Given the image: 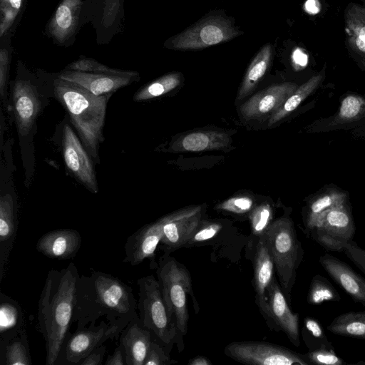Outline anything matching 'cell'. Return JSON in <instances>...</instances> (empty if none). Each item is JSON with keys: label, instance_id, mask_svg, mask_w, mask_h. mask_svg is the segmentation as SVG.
<instances>
[{"label": "cell", "instance_id": "obj_1", "mask_svg": "<svg viewBox=\"0 0 365 365\" xmlns=\"http://www.w3.org/2000/svg\"><path fill=\"white\" fill-rule=\"evenodd\" d=\"M137 304L131 287L110 274L93 271L77 281L73 322L82 329L103 317L124 329L138 315Z\"/></svg>", "mask_w": 365, "mask_h": 365}, {"label": "cell", "instance_id": "obj_2", "mask_svg": "<svg viewBox=\"0 0 365 365\" xmlns=\"http://www.w3.org/2000/svg\"><path fill=\"white\" fill-rule=\"evenodd\" d=\"M80 275L74 263L48 271L38 303L37 329L45 341L46 364L55 365L69 334Z\"/></svg>", "mask_w": 365, "mask_h": 365}, {"label": "cell", "instance_id": "obj_3", "mask_svg": "<svg viewBox=\"0 0 365 365\" xmlns=\"http://www.w3.org/2000/svg\"><path fill=\"white\" fill-rule=\"evenodd\" d=\"M53 94L68 113L88 154L98 162L99 145L104 140L107 103L112 94L96 96L84 87L58 77L53 81Z\"/></svg>", "mask_w": 365, "mask_h": 365}, {"label": "cell", "instance_id": "obj_4", "mask_svg": "<svg viewBox=\"0 0 365 365\" xmlns=\"http://www.w3.org/2000/svg\"><path fill=\"white\" fill-rule=\"evenodd\" d=\"M156 274L165 303L177 327V348L181 352L185 349L183 337L187 332V294L192 297L195 313L200 309L193 293L191 275L183 264L168 253L159 257Z\"/></svg>", "mask_w": 365, "mask_h": 365}, {"label": "cell", "instance_id": "obj_5", "mask_svg": "<svg viewBox=\"0 0 365 365\" xmlns=\"http://www.w3.org/2000/svg\"><path fill=\"white\" fill-rule=\"evenodd\" d=\"M264 238L272 257L279 283L290 304L297 272L304 255L290 212L286 211L274 220Z\"/></svg>", "mask_w": 365, "mask_h": 365}, {"label": "cell", "instance_id": "obj_6", "mask_svg": "<svg viewBox=\"0 0 365 365\" xmlns=\"http://www.w3.org/2000/svg\"><path fill=\"white\" fill-rule=\"evenodd\" d=\"M139 299L137 308L142 324L152 336L170 353L178 345V330L162 295L158 279L148 275L138 279Z\"/></svg>", "mask_w": 365, "mask_h": 365}, {"label": "cell", "instance_id": "obj_7", "mask_svg": "<svg viewBox=\"0 0 365 365\" xmlns=\"http://www.w3.org/2000/svg\"><path fill=\"white\" fill-rule=\"evenodd\" d=\"M240 34L228 19L210 16L169 39L166 46L177 50H198L228 41Z\"/></svg>", "mask_w": 365, "mask_h": 365}, {"label": "cell", "instance_id": "obj_8", "mask_svg": "<svg viewBox=\"0 0 365 365\" xmlns=\"http://www.w3.org/2000/svg\"><path fill=\"white\" fill-rule=\"evenodd\" d=\"M356 226L350 201L324 212L309 236L328 252H341L354 240Z\"/></svg>", "mask_w": 365, "mask_h": 365}, {"label": "cell", "instance_id": "obj_9", "mask_svg": "<svg viewBox=\"0 0 365 365\" xmlns=\"http://www.w3.org/2000/svg\"><path fill=\"white\" fill-rule=\"evenodd\" d=\"M123 328L102 319L98 324H91L76 329L66 336L55 365H78L93 349L107 340L119 339Z\"/></svg>", "mask_w": 365, "mask_h": 365}, {"label": "cell", "instance_id": "obj_10", "mask_svg": "<svg viewBox=\"0 0 365 365\" xmlns=\"http://www.w3.org/2000/svg\"><path fill=\"white\" fill-rule=\"evenodd\" d=\"M225 354L242 364L252 365H309L304 354L264 341H234L224 349Z\"/></svg>", "mask_w": 365, "mask_h": 365}, {"label": "cell", "instance_id": "obj_11", "mask_svg": "<svg viewBox=\"0 0 365 365\" xmlns=\"http://www.w3.org/2000/svg\"><path fill=\"white\" fill-rule=\"evenodd\" d=\"M203 205L189 206L159 218L162 238L159 249L170 254L184 247L201 221L205 219Z\"/></svg>", "mask_w": 365, "mask_h": 365}, {"label": "cell", "instance_id": "obj_12", "mask_svg": "<svg viewBox=\"0 0 365 365\" xmlns=\"http://www.w3.org/2000/svg\"><path fill=\"white\" fill-rule=\"evenodd\" d=\"M365 125V96L348 91L340 98L339 106L333 115L315 120L307 127L310 133L341 130H354Z\"/></svg>", "mask_w": 365, "mask_h": 365}, {"label": "cell", "instance_id": "obj_13", "mask_svg": "<svg viewBox=\"0 0 365 365\" xmlns=\"http://www.w3.org/2000/svg\"><path fill=\"white\" fill-rule=\"evenodd\" d=\"M267 312L264 319L272 330L282 331L295 346L300 345L299 314L292 312L275 277L266 290Z\"/></svg>", "mask_w": 365, "mask_h": 365}, {"label": "cell", "instance_id": "obj_14", "mask_svg": "<svg viewBox=\"0 0 365 365\" xmlns=\"http://www.w3.org/2000/svg\"><path fill=\"white\" fill-rule=\"evenodd\" d=\"M62 152L67 168L92 193L98 192L93 161L84 145L68 124L62 133Z\"/></svg>", "mask_w": 365, "mask_h": 365}, {"label": "cell", "instance_id": "obj_15", "mask_svg": "<svg viewBox=\"0 0 365 365\" xmlns=\"http://www.w3.org/2000/svg\"><path fill=\"white\" fill-rule=\"evenodd\" d=\"M11 111L20 136H27L34 127L42 109L40 93L26 79H16L11 90Z\"/></svg>", "mask_w": 365, "mask_h": 365}, {"label": "cell", "instance_id": "obj_16", "mask_svg": "<svg viewBox=\"0 0 365 365\" xmlns=\"http://www.w3.org/2000/svg\"><path fill=\"white\" fill-rule=\"evenodd\" d=\"M162 238V227L159 220L146 224L128 237L124 245L123 262L136 266L149 259L151 269H156V250Z\"/></svg>", "mask_w": 365, "mask_h": 365}, {"label": "cell", "instance_id": "obj_17", "mask_svg": "<svg viewBox=\"0 0 365 365\" xmlns=\"http://www.w3.org/2000/svg\"><path fill=\"white\" fill-rule=\"evenodd\" d=\"M58 77L76 83L96 96H103L130 84L137 79L138 73L133 71L115 74L64 70Z\"/></svg>", "mask_w": 365, "mask_h": 365}, {"label": "cell", "instance_id": "obj_18", "mask_svg": "<svg viewBox=\"0 0 365 365\" xmlns=\"http://www.w3.org/2000/svg\"><path fill=\"white\" fill-rule=\"evenodd\" d=\"M294 82L272 85L257 93L240 107L242 116L247 119L263 117L274 113L298 88Z\"/></svg>", "mask_w": 365, "mask_h": 365}, {"label": "cell", "instance_id": "obj_19", "mask_svg": "<svg viewBox=\"0 0 365 365\" xmlns=\"http://www.w3.org/2000/svg\"><path fill=\"white\" fill-rule=\"evenodd\" d=\"M349 201V192L335 185H326L306 200L302 209V232L309 237L319 217L326 211Z\"/></svg>", "mask_w": 365, "mask_h": 365}, {"label": "cell", "instance_id": "obj_20", "mask_svg": "<svg viewBox=\"0 0 365 365\" xmlns=\"http://www.w3.org/2000/svg\"><path fill=\"white\" fill-rule=\"evenodd\" d=\"M18 224L16 198L11 192L2 191L0 196V282L6 274Z\"/></svg>", "mask_w": 365, "mask_h": 365}, {"label": "cell", "instance_id": "obj_21", "mask_svg": "<svg viewBox=\"0 0 365 365\" xmlns=\"http://www.w3.org/2000/svg\"><path fill=\"white\" fill-rule=\"evenodd\" d=\"M328 275L356 302L365 307V279L348 264L325 253L319 259Z\"/></svg>", "mask_w": 365, "mask_h": 365}, {"label": "cell", "instance_id": "obj_22", "mask_svg": "<svg viewBox=\"0 0 365 365\" xmlns=\"http://www.w3.org/2000/svg\"><path fill=\"white\" fill-rule=\"evenodd\" d=\"M344 22L348 53L365 71V5L349 3L344 9Z\"/></svg>", "mask_w": 365, "mask_h": 365}, {"label": "cell", "instance_id": "obj_23", "mask_svg": "<svg viewBox=\"0 0 365 365\" xmlns=\"http://www.w3.org/2000/svg\"><path fill=\"white\" fill-rule=\"evenodd\" d=\"M81 242L82 237L78 231L61 228L43 234L38 240L36 248L50 259L64 260L75 257Z\"/></svg>", "mask_w": 365, "mask_h": 365}, {"label": "cell", "instance_id": "obj_24", "mask_svg": "<svg viewBox=\"0 0 365 365\" xmlns=\"http://www.w3.org/2000/svg\"><path fill=\"white\" fill-rule=\"evenodd\" d=\"M253 287L255 291V303L264 317L267 312V299L266 290L274 277V264L264 236L260 237L253 248Z\"/></svg>", "mask_w": 365, "mask_h": 365}, {"label": "cell", "instance_id": "obj_25", "mask_svg": "<svg viewBox=\"0 0 365 365\" xmlns=\"http://www.w3.org/2000/svg\"><path fill=\"white\" fill-rule=\"evenodd\" d=\"M118 339L125 350L126 365H144L153 336L138 314L123 329Z\"/></svg>", "mask_w": 365, "mask_h": 365}, {"label": "cell", "instance_id": "obj_26", "mask_svg": "<svg viewBox=\"0 0 365 365\" xmlns=\"http://www.w3.org/2000/svg\"><path fill=\"white\" fill-rule=\"evenodd\" d=\"M81 0H63L56 9L48 24V31L57 41L63 43L74 33Z\"/></svg>", "mask_w": 365, "mask_h": 365}, {"label": "cell", "instance_id": "obj_27", "mask_svg": "<svg viewBox=\"0 0 365 365\" xmlns=\"http://www.w3.org/2000/svg\"><path fill=\"white\" fill-rule=\"evenodd\" d=\"M231 142L225 133L217 131H199L189 133L178 139L170 147L173 152H200L218 150Z\"/></svg>", "mask_w": 365, "mask_h": 365}, {"label": "cell", "instance_id": "obj_28", "mask_svg": "<svg viewBox=\"0 0 365 365\" xmlns=\"http://www.w3.org/2000/svg\"><path fill=\"white\" fill-rule=\"evenodd\" d=\"M325 77L326 70L324 68L320 72L299 86L283 104L271 115L268 122L269 126L278 123L296 110L307 98L319 88Z\"/></svg>", "mask_w": 365, "mask_h": 365}, {"label": "cell", "instance_id": "obj_29", "mask_svg": "<svg viewBox=\"0 0 365 365\" xmlns=\"http://www.w3.org/2000/svg\"><path fill=\"white\" fill-rule=\"evenodd\" d=\"M26 329L0 339V365H31Z\"/></svg>", "mask_w": 365, "mask_h": 365}, {"label": "cell", "instance_id": "obj_30", "mask_svg": "<svg viewBox=\"0 0 365 365\" xmlns=\"http://www.w3.org/2000/svg\"><path fill=\"white\" fill-rule=\"evenodd\" d=\"M23 310L17 301L0 292V339L24 329Z\"/></svg>", "mask_w": 365, "mask_h": 365}, {"label": "cell", "instance_id": "obj_31", "mask_svg": "<svg viewBox=\"0 0 365 365\" xmlns=\"http://www.w3.org/2000/svg\"><path fill=\"white\" fill-rule=\"evenodd\" d=\"M272 50L269 43L264 45L250 64L237 97L242 99L250 95L267 72L272 60Z\"/></svg>", "mask_w": 365, "mask_h": 365}, {"label": "cell", "instance_id": "obj_32", "mask_svg": "<svg viewBox=\"0 0 365 365\" xmlns=\"http://www.w3.org/2000/svg\"><path fill=\"white\" fill-rule=\"evenodd\" d=\"M327 329L335 335L365 340V310L341 314Z\"/></svg>", "mask_w": 365, "mask_h": 365}, {"label": "cell", "instance_id": "obj_33", "mask_svg": "<svg viewBox=\"0 0 365 365\" xmlns=\"http://www.w3.org/2000/svg\"><path fill=\"white\" fill-rule=\"evenodd\" d=\"M248 220L251 229L250 243L253 250L259 239L264 235L274 221L271 205L265 202L256 204L250 211Z\"/></svg>", "mask_w": 365, "mask_h": 365}, {"label": "cell", "instance_id": "obj_34", "mask_svg": "<svg viewBox=\"0 0 365 365\" xmlns=\"http://www.w3.org/2000/svg\"><path fill=\"white\" fill-rule=\"evenodd\" d=\"M181 82L180 73L164 75L139 89L134 95L135 101H143L164 95L177 88Z\"/></svg>", "mask_w": 365, "mask_h": 365}, {"label": "cell", "instance_id": "obj_35", "mask_svg": "<svg viewBox=\"0 0 365 365\" xmlns=\"http://www.w3.org/2000/svg\"><path fill=\"white\" fill-rule=\"evenodd\" d=\"M225 223L220 220L203 219L184 247L191 248L214 243L225 232Z\"/></svg>", "mask_w": 365, "mask_h": 365}, {"label": "cell", "instance_id": "obj_36", "mask_svg": "<svg viewBox=\"0 0 365 365\" xmlns=\"http://www.w3.org/2000/svg\"><path fill=\"white\" fill-rule=\"evenodd\" d=\"M341 296L331 282L324 277H313L307 293V301L311 305H319L325 302H339Z\"/></svg>", "mask_w": 365, "mask_h": 365}, {"label": "cell", "instance_id": "obj_37", "mask_svg": "<svg viewBox=\"0 0 365 365\" xmlns=\"http://www.w3.org/2000/svg\"><path fill=\"white\" fill-rule=\"evenodd\" d=\"M302 339L309 350L323 346H331L321 323L314 317H306L302 327Z\"/></svg>", "mask_w": 365, "mask_h": 365}, {"label": "cell", "instance_id": "obj_38", "mask_svg": "<svg viewBox=\"0 0 365 365\" xmlns=\"http://www.w3.org/2000/svg\"><path fill=\"white\" fill-rule=\"evenodd\" d=\"M255 205V200L250 196H235L218 204L215 209L235 216L246 215L248 218Z\"/></svg>", "mask_w": 365, "mask_h": 365}, {"label": "cell", "instance_id": "obj_39", "mask_svg": "<svg viewBox=\"0 0 365 365\" xmlns=\"http://www.w3.org/2000/svg\"><path fill=\"white\" fill-rule=\"evenodd\" d=\"M307 361L310 364L317 365H345L347 364L343 359L340 358L333 346H323L319 348L309 350L304 354Z\"/></svg>", "mask_w": 365, "mask_h": 365}, {"label": "cell", "instance_id": "obj_40", "mask_svg": "<svg viewBox=\"0 0 365 365\" xmlns=\"http://www.w3.org/2000/svg\"><path fill=\"white\" fill-rule=\"evenodd\" d=\"M23 0H1L0 36H3L10 29L16 19Z\"/></svg>", "mask_w": 365, "mask_h": 365}, {"label": "cell", "instance_id": "obj_41", "mask_svg": "<svg viewBox=\"0 0 365 365\" xmlns=\"http://www.w3.org/2000/svg\"><path fill=\"white\" fill-rule=\"evenodd\" d=\"M65 70L86 72L108 73L115 74H123L127 73L130 71L112 68L95 61L93 58H81L78 60L68 65L66 67Z\"/></svg>", "mask_w": 365, "mask_h": 365}, {"label": "cell", "instance_id": "obj_42", "mask_svg": "<svg viewBox=\"0 0 365 365\" xmlns=\"http://www.w3.org/2000/svg\"><path fill=\"white\" fill-rule=\"evenodd\" d=\"M163 345L153 338L144 365H170L177 363L173 360Z\"/></svg>", "mask_w": 365, "mask_h": 365}, {"label": "cell", "instance_id": "obj_43", "mask_svg": "<svg viewBox=\"0 0 365 365\" xmlns=\"http://www.w3.org/2000/svg\"><path fill=\"white\" fill-rule=\"evenodd\" d=\"M342 252L364 274H365V250L352 240L344 246Z\"/></svg>", "mask_w": 365, "mask_h": 365}, {"label": "cell", "instance_id": "obj_44", "mask_svg": "<svg viewBox=\"0 0 365 365\" xmlns=\"http://www.w3.org/2000/svg\"><path fill=\"white\" fill-rule=\"evenodd\" d=\"M9 56L6 48L0 51V94L1 100L7 106V81L9 74Z\"/></svg>", "mask_w": 365, "mask_h": 365}, {"label": "cell", "instance_id": "obj_45", "mask_svg": "<svg viewBox=\"0 0 365 365\" xmlns=\"http://www.w3.org/2000/svg\"><path fill=\"white\" fill-rule=\"evenodd\" d=\"M106 352V346L101 345L93 349L78 365H102Z\"/></svg>", "mask_w": 365, "mask_h": 365}, {"label": "cell", "instance_id": "obj_46", "mask_svg": "<svg viewBox=\"0 0 365 365\" xmlns=\"http://www.w3.org/2000/svg\"><path fill=\"white\" fill-rule=\"evenodd\" d=\"M105 365H126L125 353L123 345L119 342L112 355H108Z\"/></svg>", "mask_w": 365, "mask_h": 365}, {"label": "cell", "instance_id": "obj_47", "mask_svg": "<svg viewBox=\"0 0 365 365\" xmlns=\"http://www.w3.org/2000/svg\"><path fill=\"white\" fill-rule=\"evenodd\" d=\"M188 365H212V363L210 360L204 356H197L192 359H190Z\"/></svg>", "mask_w": 365, "mask_h": 365}, {"label": "cell", "instance_id": "obj_48", "mask_svg": "<svg viewBox=\"0 0 365 365\" xmlns=\"http://www.w3.org/2000/svg\"><path fill=\"white\" fill-rule=\"evenodd\" d=\"M351 134L356 138H365V125L351 130Z\"/></svg>", "mask_w": 365, "mask_h": 365}]
</instances>
